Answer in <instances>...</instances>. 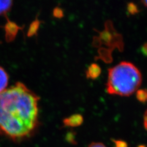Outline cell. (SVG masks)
<instances>
[{
    "label": "cell",
    "instance_id": "2",
    "mask_svg": "<svg viewBox=\"0 0 147 147\" xmlns=\"http://www.w3.org/2000/svg\"><path fill=\"white\" fill-rule=\"evenodd\" d=\"M141 83L138 68L131 63L123 61L109 69L106 89L110 94L128 96L139 88Z\"/></svg>",
    "mask_w": 147,
    "mask_h": 147
},
{
    "label": "cell",
    "instance_id": "17",
    "mask_svg": "<svg viewBox=\"0 0 147 147\" xmlns=\"http://www.w3.org/2000/svg\"><path fill=\"white\" fill-rule=\"evenodd\" d=\"M141 3L144 4V5L147 7V1H142Z\"/></svg>",
    "mask_w": 147,
    "mask_h": 147
},
{
    "label": "cell",
    "instance_id": "14",
    "mask_svg": "<svg viewBox=\"0 0 147 147\" xmlns=\"http://www.w3.org/2000/svg\"><path fill=\"white\" fill-rule=\"evenodd\" d=\"M88 147H106L103 144L99 143V142H93L91 143Z\"/></svg>",
    "mask_w": 147,
    "mask_h": 147
},
{
    "label": "cell",
    "instance_id": "18",
    "mask_svg": "<svg viewBox=\"0 0 147 147\" xmlns=\"http://www.w3.org/2000/svg\"><path fill=\"white\" fill-rule=\"evenodd\" d=\"M139 147H146V146H144V145H140V146H139Z\"/></svg>",
    "mask_w": 147,
    "mask_h": 147
},
{
    "label": "cell",
    "instance_id": "15",
    "mask_svg": "<svg viewBox=\"0 0 147 147\" xmlns=\"http://www.w3.org/2000/svg\"><path fill=\"white\" fill-rule=\"evenodd\" d=\"M141 51L142 54L145 55V57H147V42L145 43L141 48Z\"/></svg>",
    "mask_w": 147,
    "mask_h": 147
},
{
    "label": "cell",
    "instance_id": "12",
    "mask_svg": "<svg viewBox=\"0 0 147 147\" xmlns=\"http://www.w3.org/2000/svg\"><path fill=\"white\" fill-rule=\"evenodd\" d=\"M114 143V147H127V144L125 141L121 140H112Z\"/></svg>",
    "mask_w": 147,
    "mask_h": 147
},
{
    "label": "cell",
    "instance_id": "16",
    "mask_svg": "<svg viewBox=\"0 0 147 147\" xmlns=\"http://www.w3.org/2000/svg\"><path fill=\"white\" fill-rule=\"evenodd\" d=\"M144 126H145L146 129L147 130V110L145 112V115H144Z\"/></svg>",
    "mask_w": 147,
    "mask_h": 147
},
{
    "label": "cell",
    "instance_id": "10",
    "mask_svg": "<svg viewBox=\"0 0 147 147\" xmlns=\"http://www.w3.org/2000/svg\"><path fill=\"white\" fill-rule=\"evenodd\" d=\"M127 12L131 15H135L139 12V9L137 6L134 3H129L127 6Z\"/></svg>",
    "mask_w": 147,
    "mask_h": 147
},
{
    "label": "cell",
    "instance_id": "8",
    "mask_svg": "<svg viewBox=\"0 0 147 147\" xmlns=\"http://www.w3.org/2000/svg\"><path fill=\"white\" fill-rule=\"evenodd\" d=\"M12 6V1L9 0L0 1V16L4 15L10 10Z\"/></svg>",
    "mask_w": 147,
    "mask_h": 147
},
{
    "label": "cell",
    "instance_id": "4",
    "mask_svg": "<svg viewBox=\"0 0 147 147\" xmlns=\"http://www.w3.org/2000/svg\"><path fill=\"white\" fill-rule=\"evenodd\" d=\"M84 122V117L80 114H74L63 119L64 125L66 127H76L80 126Z\"/></svg>",
    "mask_w": 147,
    "mask_h": 147
},
{
    "label": "cell",
    "instance_id": "5",
    "mask_svg": "<svg viewBox=\"0 0 147 147\" xmlns=\"http://www.w3.org/2000/svg\"><path fill=\"white\" fill-rule=\"evenodd\" d=\"M101 69L98 64L96 63L91 64L87 69L86 71V76L87 79H96L100 76Z\"/></svg>",
    "mask_w": 147,
    "mask_h": 147
},
{
    "label": "cell",
    "instance_id": "6",
    "mask_svg": "<svg viewBox=\"0 0 147 147\" xmlns=\"http://www.w3.org/2000/svg\"><path fill=\"white\" fill-rule=\"evenodd\" d=\"M9 82V76L4 68L0 66V93L6 90Z\"/></svg>",
    "mask_w": 147,
    "mask_h": 147
},
{
    "label": "cell",
    "instance_id": "13",
    "mask_svg": "<svg viewBox=\"0 0 147 147\" xmlns=\"http://www.w3.org/2000/svg\"><path fill=\"white\" fill-rule=\"evenodd\" d=\"M66 140L69 142V143H72V144H75V137L74 135V133L72 132H69L67 134L66 136Z\"/></svg>",
    "mask_w": 147,
    "mask_h": 147
},
{
    "label": "cell",
    "instance_id": "9",
    "mask_svg": "<svg viewBox=\"0 0 147 147\" xmlns=\"http://www.w3.org/2000/svg\"><path fill=\"white\" fill-rule=\"evenodd\" d=\"M137 99L140 102L145 103L147 102V90L146 89H140L137 90L136 93Z\"/></svg>",
    "mask_w": 147,
    "mask_h": 147
},
{
    "label": "cell",
    "instance_id": "7",
    "mask_svg": "<svg viewBox=\"0 0 147 147\" xmlns=\"http://www.w3.org/2000/svg\"><path fill=\"white\" fill-rule=\"evenodd\" d=\"M40 25V22L38 18L31 22V24L30 25L29 29L27 32V36L28 37H31L34 35H36L38 33V31L39 29Z\"/></svg>",
    "mask_w": 147,
    "mask_h": 147
},
{
    "label": "cell",
    "instance_id": "3",
    "mask_svg": "<svg viewBox=\"0 0 147 147\" xmlns=\"http://www.w3.org/2000/svg\"><path fill=\"white\" fill-rule=\"evenodd\" d=\"M20 27L15 22L7 19L6 24L4 26L5 31V39L7 42H11L15 39Z\"/></svg>",
    "mask_w": 147,
    "mask_h": 147
},
{
    "label": "cell",
    "instance_id": "1",
    "mask_svg": "<svg viewBox=\"0 0 147 147\" xmlns=\"http://www.w3.org/2000/svg\"><path fill=\"white\" fill-rule=\"evenodd\" d=\"M39 100L21 82L0 93V134L14 142L33 135L39 123Z\"/></svg>",
    "mask_w": 147,
    "mask_h": 147
},
{
    "label": "cell",
    "instance_id": "11",
    "mask_svg": "<svg viewBox=\"0 0 147 147\" xmlns=\"http://www.w3.org/2000/svg\"><path fill=\"white\" fill-rule=\"evenodd\" d=\"M53 15L57 18H61L64 16V12L63 9L59 7H55L53 11Z\"/></svg>",
    "mask_w": 147,
    "mask_h": 147
}]
</instances>
